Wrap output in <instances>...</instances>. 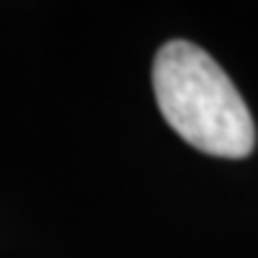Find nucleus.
I'll use <instances>...</instances> for the list:
<instances>
[{"label": "nucleus", "instance_id": "obj_1", "mask_svg": "<svg viewBox=\"0 0 258 258\" xmlns=\"http://www.w3.org/2000/svg\"><path fill=\"white\" fill-rule=\"evenodd\" d=\"M153 90L163 119L184 143L216 158H245L255 124L229 74L203 48L171 40L156 53Z\"/></svg>", "mask_w": 258, "mask_h": 258}]
</instances>
